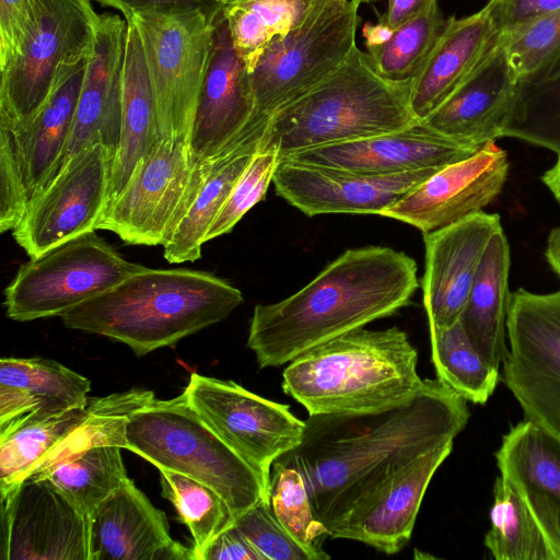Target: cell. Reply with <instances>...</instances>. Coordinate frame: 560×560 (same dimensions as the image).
Wrapping results in <instances>:
<instances>
[{
    "label": "cell",
    "instance_id": "6da1fadb",
    "mask_svg": "<svg viewBox=\"0 0 560 560\" xmlns=\"http://www.w3.org/2000/svg\"><path fill=\"white\" fill-rule=\"evenodd\" d=\"M469 417L463 397L427 378L417 396L394 408L310 416L300 444L276 462L300 471L334 538L409 460L454 441Z\"/></svg>",
    "mask_w": 560,
    "mask_h": 560
},
{
    "label": "cell",
    "instance_id": "7a4b0ae2",
    "mask_svg": "<svg viewBox=\"0 0 560 560\" xmlns=\"http://www.w3.org/2000/svg\"><path fill=\"white\" fill-rule=\"evenodd\" d=\"M417 271L404 252L383 246L348 249L289 298L257 304L247 347L261 369L289 363L407 306L419 287Z\"/></svg>",
    "mask_w": 560,
    "mask_h": 560
},
{
    "label": "cell",
    "instance_id": "3957f363",
    "mask_svg": "<svg viewBox=\"0 0 560 560\" xmlns=\"http://www.w3.org/2000/svg\"><path fill=\"white\" fill-rule=\"evenodd\" d=\"M243 301L213 273L144 267L59 317L69 329L114 339L142 357L225 319Z\"/></svg>",
    "mask_w": 560,
    "mask_h": 560
},
{
    "label": "cell",
    "instance_id": "277c9868",
    "mask_svg": "<svg viewBox=\"0 0 560 560\" xmlns=\"http://www.w3.org/2000/svg\"><path fill=\"white\" fill-rule=\"evenodd\" d=\"M418 351L398 327H363L324 341L289 362L283 392L313 415L377 412L400 406L427 384Z\"/></svg>",
    "mask_w": 560,
    "mask_h": 560
},
{
    "label": "cell",
    "instance_id": "5b68a950",
    "mask_svg": "<svg viewBox=\"0 0 560 560\" xmlns=\"http://www.w3.org/2000/svg\"><path fill=\"white\" fill-rule=\"evenodd\" d=\"M411 88L382 78L357 46L337 71L273 114L258 149L282 159L405 129L419 121L410 108Z\"/></svg>",
    "mask_w": 560,
    "mask_h": 560
},
{
    "label": "cell",
    "instance_id": "8992f818",
    "mask_svg": "<svg viewBox=\"0 0 560 560\" xmlns=\"http://www.w3.org/2000/svg\"><path fill=\"white\" fill-rule=\"evenodd\" d=\"M126 438L127 450L158 469L183 474L215 490L236 518L269 501V483L211 431L184 392L168 400L154 398L130 415Z\"/></svg>",
    "mask_w": 560,
    "mask_h": 560
},
{
    "label": "cell",
    "instance_id": "52a82bcc",
    "mask_svg": "<svg viewBox=\"0 0 560 560\" xmlns=\"http://www.w3.org/2000/svg\"><path fill=\"white\" fill-rule=\"evenodd\" d=\"M359 0H327L302 24L271 39L249 70L255 110L266 125L276 112L337 71L357 47Z\"/></svg>",
    "mask_w": 560,
    "mask_h": 560
},
{
    "label": "cell",
    "instance_id": "ba28073f",
    "mask_svg": "<svg viewBox=\"0 0 560 560\" xmlns=\"http://www.w3.org/2000/svg\"><path fill=\"white\" fill-rule=\"evenodd\" d=\"M218 18L201 11H148L129 18L142 43L161 139L189 144Z\"/></svg>",
    "mask_w": 560,
    "mask_h": 560
},
{
    "label": "cell",
    "instance_id": "9c48e42d",
    "mask_svg": "<svg viewBox=\"0 0 560 560\" xmlns=\"http://www.w3.org/2000/svg\"><path fill=\"white\" fill-rule=\"evenodd\" d=\"M144 266L128 261L96 231L30 258L4 290L7 316L18 322L60 316Z\"/></svg>",
    "mask_w": 560,
    "mask_h": 560
},
{
    "label": "cell",
    "instance_id": "30bf717a",
    "mask_svg": "<svg viewBox=\"0 0 560 560\" xmlns=\"http://www.w3.org/2000/svg\"><path fill=\"white\" fill-rule=\"evenodd\" d=\"M93 0H37L21 52L1 70L0 124L28 121L47 100L61 63L91 54L100 14Z\"/></svg>",
    "mask_w": 560,
    "mask_h": 560
},
{
    "label": "cell",
    "instance_id": "8fae6325",
    "mask_svg": "<svg viewBox=\"0 0 560 560\" xmlns=\"http://www.w3.org/2000/svg\"><path fill=\"white\" fill-rule=\"evenodd\" d=\"M502 380L526 419L560 438V290L510 296Z\"/></svg>",
    "mask_w": 560,
    "mask_h": 560
},
{
    "label": "cell",
    "instance_id": "7c38bea8",
    "mask_svg": "<svg viewBox=\"0 0 560 560\" xmlns=\"http://www.w3.org/2000/svg\"><path fill=\"white\" fill-rule=\"evenodd\" d=\"M188 404L226 445L270 486L272 464L302 441L305 421L290 406L266 399L233 381L191 373Z\"/></svg>",
    "mask_w": 560,
    "mask_h": 560
},
{
    "label": "cell",
    "instance_id": "4fadbf2b",
    "mask_svg": "<svg viewBox=\"0 0 560 560\" xmlns=\"http://www.w3.org/2000/svg\"><path fill=\"white\" fill-rule=\"evenodd\" d=\"M189 144L161 139L136 165L95 230L115 233L128 245H164L188 209L196 168Z\"/></svg>",
    "mask_w": 560,
    "mask_h": 560
},
{
    "label": "cell",
    "instance_id": "5bb4252c",
    "mask_svg": "<svg viewBox=\"0 0 560 560\" xmlns=\"http://www.w3.org/2000/svg\"><path fill=\"white\" fill-rule=\"evenodd\" d=\"M115 152L96 140L74 154L26 206L12 230L30 258L95 226L108 202Z\"/></svg>",
    "mask_w": 560,
    "mask_h": 560
},
{
    "label": "cell",
    "instance_id": "9a60e30c",
    "mask_svg": "<svg viewBox=\"0 0 560 560\" xmlns=\"http://www.w3.org/2000/svg\"><path fill=\"white\" fill-rule=\"evenodd\" d=\"M1 503L2 559L90 560V518L49 480L27 478Z\"/></svg>",
    "mask_w": 560,
    "mask_h": 560
},
{
    "label": "cell",
    "instance_id": "2e32d148",
    "mask_svg": "<svg viewBox=\"0 0 560 560\" xmlns=\"http://www.w3.org/2000/svg\"><path fill=\"white\" fill-rule=\"evenodd\" d=\"M439 170L370 175L282 158L272 183L279 197L308 217L326 213L382 215Z\"/></svg>",
    "mask_w": 560,
    "mask_h": 560
},
{
    "label": "cell",
    "instance_id": "e0dca14e",
    "mask_svg": "<svg viewBox=\"0 0 560 560\" xmlns=\"http://www.w3.org/2000/svg\"><path fill=\"white\" fill-rule=\"evenodd\" d=\"M508 172L506 152L490 142L436 171L382 217L407 223L423 234L435 231L482 211L501 192Z\"/></svg>",
    "mask_w": 560,
    "mask_h": 560
},
{
    "label": "cell",
    "instance_id": "ac0fdd59",
    "mask_svg": "<svg viewBox=\"0 0 560 560\" xmlns=\"http://www.w3.org/2000/svg\"><path fill=\"white\" fill-rule=\"evenodd\" d=\"M501 228L497 213L480 211L423 234L421 287L429 330L459 320L488 244Z\"/></svg>",
    "mask_w": 560,
    "mask_h": 560
},
{
    "label": "cell",
    "instance_id": "d6986e66",
    "mask_svg": "<svg viewBox=\"0 0 560 560\" xmlns=\"http://www.w3.org/2000/svg\"><path fill=\"white\" fill-rule=\"evenodd\" d=\"M126 38L127 20L122 15L100 14L69 139L50 180L74 154L96 140L116 154L121 129Z\"/></svg>",
    "mask_w": 560,
    "mask_h": 560
},
{
    "label": "cell",
    "instance_id": "ffe728a7",
    "mask_svg": "<svg viewBox=\"0 0 560 560\" xmlns=\"http://www.w3.org/2000/svg\"><path fill=\"white\" fill-rule=\"evenodd\" d=\"M254 110L249 70L234 47L221 12L189 141L194 163L211 160L235 141Z\"/></svg>",
    "mask_w": 560,
    "mask_h": 560
},
{
    "label": "cell",
    "instance_id": "44dd1931",
    "mask_svg": "<svg viewBox=\"0 0 560 560\" xmlns=\"http://www.w3.org/2000/svg\"><path fill=\"white\" fill-rule=\"evenodd\" d=\"M478 150L418 121L401 130L312 148L284 158L360 174L393 175L441 168Z\"/></svg>",
    "mask_w": 560,
    "mask_h": 560
},
{
    "label": "cell",
    "instance_id": "7402d4cb",
    "mask_svg": "<svg viewBox=\"0 0 560 560\" xmlns=\"http://www.w3.org/2000/svg\"><path fill=\"white\" fill-rule=\"evenodd\" d=\"M90 560H196L166 515L128 478L90 516Z\"/></svg>",
    "mask_w": 560,
    "mask_h": 560
},
{
    "label": "cell",
    "instance_id": "603a6c76",
    "mask_svg": "<svg viewBox=\"0 0 560 560\" xmlns=\"http://www.w3.org/2000/svg\"><path fill=\"white\" fill-rule=\"evenodd\" d=\"M518 84L499 40L480 67L422 121L447 138L481 149L503 137Z\"/></svg>",
    "mask_w": 560,
    "mask_h": 560
},
{
    "label": "cell",
    "instance_id": "cb8c5ba5",
    "mask_svg": "<svg viewBox=\"0 0 560 560\" xmlns=\"http://www.w3.org/2000/svg\"><path fill=\"white\" fill-rule=\"evenodd\" d=\"M495 459L560 560V438L525 419L503 435Z\"/></svg>",
    "mask_w": 560,
    "mask_h": 560
},
{
    "label": "cell",
    "instance_id": "d4e9b609",
    "mask_svg": "<svg viewBox=\"0 0 560 560\" xmlns=\"http://www.w3.org/2000/svg\"><path fill=\"white\" fill-rule=\"evenodd\" d=\"M453 445L454 441L445 442L409 460L334 538L360 541L386 555L399 552L412 535L431 479Z\"/></svg>",
    "mask_w": 560,
    "mask_h": 560
},
{
    "label": "cell",
    "instance_id": "484cf974",
    "mask_svg": "<svg viewBox=\"0 0 560 560\" xmlns=\"http://www.w3.org/2000/svg\"><path fill=\"white\" fill-rule=\"evenodd\" d=\"M90 55L61 63L47 100L28 121L15 128L4 125L12 131L27 203L47 185L60 161Z\"/></svg>",
    "mask_w": 560,
    "mask_h": 560
},
{
    "label": "cell",
    "instance_id": "4316f807",
    "mask_svg": "<svg viewBox=\"0 0 560 560\" xmlns=\"http://www.w3.org/2000/svg\"><path fill=\"white\" fill-rule=\"evenodd\" d=\"M500 40L486 10L450 18L423 68L412 82L410 108L422 121L487 59Z\"/></svg>",
    "mask_w": 560,
    "mask_h": 560
},
{
    "label": "cell",
    "instance_id": "83f0119b",
    "mask_svg": "<svg viewBox=\"0 0 560 560\" xmlns=\"http://www.w3.org/2000/svg\"><path fill=\"white\" fill-rule=\"evenodd\" d=\"M266 126L247 125L242 133L211 160L198 165L203 183L168 241L163 256L170 264L196 261L207 233L231 190L258 151Z\"/></svg>",
    "mask_w": 560,
    "mask_h": 560
},
{
    "label": "cell",
    "instance_id": "f1b7e54d",
    "mask_svg": "<svg viewBox=\"0 0 560 560\" xmlns=\"http://www.w3.org/2000/svg\"><path fill=\"white\" fill-rule=\"evenodd\" d=\"M90 390V380L55 360L2 358L0 424L28 413L48 416L85 407Z\"/></svg>",
    "mask_w": 560,
    "mask_h": 560
},
{
    "label": "cell",
    "instance_id": "f546056e",
    "mask_svg": "<svg viewBox=\"0 0 560 560\" xmlns=\"http://www.w3.org/2000/svg\"><path fill=\"white\" fill-rule=\"evenodd\" d=\"M160 140L156 108L142 43L135 22L128 19L120 140L113 163L107 205L120 194L138 162Z\"/></svg>",
    "mask_w": 560,
    "mask_h": 560
},
{
    "label": "cell",
    "instance_id": "4dcf8cb0",
    "mask_svg": "<svg viewBox=\"0 0 560 560\" xmlns=\"http://www.w3.org/2000/svg\"><path fill=\"white\" fill-rule=\"evenodd\" d=\"M510 246L503 229L490 240L459 322L476 350L500 369L508 352Z\"/></svg>",
    "mask_w": 560,
    "mask_h": 560
},
{
    "label": "cell",
    "instance_id": "1f68e13d",
    "mask_svg": "<svg viewBox=\"0 0 560 560\" xmlns=\"http://www.w3.org/2000/svg\"><path fill=\"white\" fill-rule=\"evenodd\" d=\"M153 399V392L144 388L90 397L80 422L36 464L27 478L38 479L57 464L95 446L127 450L130 415Z\"/></svg>",
    "mask_w": 560,
    "mask_h": 560
},
{
    "label": "cell",
    "instance_id": "d6a6232c",
    "mask_svg": "<svg viewBox=\"0 0 560 560\" xmlns=\"http://www.w3.org/2000/svg\"><path fill=\"white\" fill-rule=\"evenodd\" d=\"M85 407L39 416L28 413L0 424V493L5 498L36 464L74 428Z\"/></svg>",
    "mask_w": 560,
    "mask_h": 560
},
{
    "label": "cell",
    "instance_id": "836d02e7",
    "mask_svg": "<svg viewBox=\"0 0 560 560\" xmlns=\"http://www.w3.org/2000/svg\"><path fill=\"white\" fill-rule=\"evenodd\" d=\"M327 0H228L222 9L234 47L250 70L266 45L302 24Z\"/></svg>",
    "mask_w": 560,
    "mask_h": 560
},
{
    "label": "cell",
    "instance_id": "e575fe53",
    "mask_svg": "<svg viewBox=\"0 0 560 560\" xmlns=\"http://www.w3.org/2000/svg\"><path fill=\"white\" fill-rule=\"evenodd\" d=\"M485 546L497 560H556L530 510L501 475L493 485Z\"/></svg>",
    "mask_w": 560,
    "mask_h": 560
},
{
    "label": "cell",
    "instance_id": "d590c367",
    "mask_svg": "<svg viewBox=\"0 0 560 560\" xmlns=\"http://www.w3.org/2000/svg\"><path fill=\"white\" fill-rule=\"evenodd\" d=\"M117 446H95L52 467L38 479L49 480L83 515L96 508L129 477Z\"/></svg>",
    "mask_w": 560,
    "mask_h": 560
},
{
    "label": "cell",
    "instance_id": "8d00e7d4",
    "mask_svg": "<svg viewBox=\"0 0 560 560\" xmlns=\"http://www.w3.org/2000/svg\"><path fill=\"white\" fill-rule=\"evenodd\" d=\"M429 331L436 378L466 401L485 405L500 381V369L476 350L459 320Z\"/></svg>",
    "mask_w": 560,
    "mask_h": 560
},
{
    "label": "cell",
    "instance_id": "74e56055",
    "mask_svg": "<svg viewBox=\"0 0 560 560\" xmlns=\"http://www.w3.org/2000/svg\"><path fill=\"white\" fill-rule=\"evenodd\" d=\"M162 495L176 509L192 538L196 560L236 517L222 497L209 486L183 474L160 468Z\"/></svg>",
    "mask_w": 560,
    "mask_h": 560
},
{
    "label": "cell",
    "instance_id": "f35d334b",
    "mask_svg": "<svg viewBox=\"0 0 560 560\" xmlns=\"http://www.w3.org/2000/svg\"><path fill=\"white\" fill-rule=\"evenodd\" d=\"M446 20L435 4L393 30L383 44L365 47L366 55L385 80L413 82L436 44Z\"/></svg>",
    "mask_w": 560,
    "mask_h": 560
},
{
    "label": "cell",
    "instance_id": "ab89813d",
    "mask_svg": "<svg viewBox=\"0 0 560 560\" xmlns=\"http://www.w3.org/2000/svg\"><path fill=\"white\" fill-rule=\"evenodd\" d=\"M503 137L546 148L560 156V61L541 79L520 82Z\"/></svg>",
    "mask_w": 560,
    "mask_h": 560
},
{
    "label": "cell",
    "instance_id": "60d3db41",
    "mask_svg": "<svg viewBox=\"0 0 560 560\" xmlns=\"http://www.w3.org/2000/svg\"><path fill=\"white\" fill-rule=\"evenodd\" d=\"M269 501L278 522L311 560L330 559L323 548L329 532L314 511L300 471L275 462L270 471Z\"/></svg>",
    "mask_w": 560,
    "mask_h": 560
},
{
    "label": "cell",
    "instance_id": "b9f144b4",
    "mask_svg": "<svg viewBox=\"0 0 560 560\" xmlns=\"http://www.w3.org/2000/svg\"><path fill=\"white\" fill-rule=\"evenodd\" d=\"M520 82L539 80L560 61V11L500 34Z\"/></svg>",
    "mask_w": 560,
    "mask_h": 560
},
{
    "label": "cell",
    "instance_id": "7bdbcfd3",
    "mask_svg": "<svg viewBox=\"0 0 560 560\" xmlns=\"http://www.w3.org/2000/svg\"><path fill=\"white\" fill-rule=\"evenodd\" d=\"M279 160L277 151L258 149L210 226L206 243L230 233L255 205L265 199Z\"/></svg>",
    "mask_w": 560,
    "mask_h": 560
},
{
    "label": "cell",
    "instance_id": "ee69618b",
    "mask_svg": "<svg viewBox=\"0 0 560 560\" xmlns=\"http://www.w3.org/2000/svg\"><path fill=\"white\" fill-rule=\"evenodd\" d=\"M234 525L262 560H311L308 553L278 522L270 501L250 508L236 518Z\"/></svg>",
    "mask_w": 560,
    "mask_h": 560
},
{
    "label": "cell",
    "instance_id": "f6af8a7d",
    "mask_svg": "<svg viewBox=\"0 0 560 560\" xmlns=\"http://www.w3.org/2000/svg\"><path fill=\"white\" fill-rule=\"evenodd\" d=\"M27 206L12 131L0 124V231H12Z\"/></svg>",
    "mask_w": 560,
    "mask_h": 560
},
{
    "label": "cell",
    "instance_id": "bcb514c9",
    "mask_svg": "<svg viewBox=\"0 0 560 560\" xmlns=\"http://www.w3.org/2000/svg\"><path fill=\"white\" fill-rule=\"evenodd\" d=\"M36 12L37 0H0V71L21 52Z\"/></svg>",
    "mask_w": 560,
    "mask_h": 560
},
{
    "label": "cell",
    "instance_id": "7dc6e473",
    "mask_svg": "<svg viewBox=\"0 0 560 560\" xmlns=\"http://www.w3.org/2000/svg\"><path fill=\"white\" fill-rule=\"evenodd\" d=\"M483 9L500 35L560 11V0H489Z\"/></svg>",
    "mask_w": 560,
    "mask_h": 560
},
{
    "label": "cell",
    "instance_id": "c3c4849f",
    "mask_svg": "<svg viewBox=\"0 0 560 560\" xmlns=\"http://www.w3.org/2000/svg\"><path fill=\"white\" fill-rule=\"evenodd\" d=\"M112 8L127 20L138 13L201 11L217 19L228 0H93Z\"/></svg>",
    "mask_w": 560,
    "mask_h": 560
},
{
    "label": "cell",
    "instance_id": "681fc988",
    "mask_svg": "<svg viewBox=\"0 0 560 560\" xmlns=\"http://www.w3.org/2000/svg\"><path fill=\"white\" fill-rule=\"evenodd\" d=\"M202 560H262V558L234 525L211 542Z\"/></svg>",
    "mask_w": 560,
    "mask_h": 560
},
{
    "label": "cell",
    "instance_id": "f907efd6",
    "mask_svg": "<svg viewBox=\"0 0 560 560\" xmlns=\"http://www.w3.org/2000/svg\"><path fill=\"white\" fill-rule=\"evenodd\" d=\"M435 4L438 0H387L386 10L378 21L395 28Z\"/></svg>",
    "mask_w": 560,
    "mask_h": 560
},
{
    "label": "cell",
    "instance_id": "816d5d0a",
    "mask_svg": "<svg viewBox=\"0 0 560 560\" xmlns=\"http://www.w3.org/2000/svg\"><path fill=\"white\" fill-rule=\"evenodd\" d=\"M392 27L377 21L376 23H365L362 34L365 39V47L375 46L385 43L393 33Z\"/></svg>",
    "mask_w": 560,
    "mask_h": 560
},
{
    "label": "cell",
    "instance_id": "f5cc1de1",
    "mask_svg": "<svg viewBox=\"0 0 560 560\" xmlns=\"http://www.w3.org/2000/svg\"><path fill=\"white\" fill-rule=\"evenodd\" d=\"M545 256L551 269L560 277V225L550 232Z\"/></svg>",
    "mask_w": 560,
    "mask_h": 560
},
{
    "label": "cell",
    "instance_id": "db71d44e",
    "mask_svg": "<svg viewBox=\"0 0 560 560\" xmlns=\"http://www.w3.org/2000/svg\"><path fill=\"white\" fill-rule=\"evenodd\" d=\"M541 180L552 192L553 197L560 202V156H558L555 165L546 171Z\"/></svg>",
    "mask_w": 560,
    "mask_h": 560
},
{
    "label": "cell",
    "instance_id": "11a10c76",
    "mask_svg": "<svg viewBox=\"0 0 560 560\" xmlns=\"http://www.w3.org/2000/svg\"><path fill=\"white\" fill-rule=\"evenodd\" d=\"M361 3H374V2H378L381 0H359Z\"/></svg>",
    "mask_w": 560,
    "mask_h": 560
}]
</instances>
